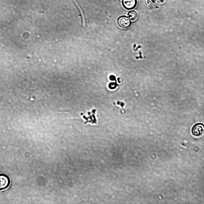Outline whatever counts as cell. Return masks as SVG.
I'll return each mask as SVG.
<instances>
[{
    "mask_svg": "<svg viewBox=\"0 0 204 204\" xmlns=\"http://www.w3.org/2000/svg\"><path fill=\"white\" fill-rule=\"evenodd\" d=\"M204 132V125L202 123H198L194 125L191 129V133L195 136H198Z\"/></svg>",
    "mask_w": 204,
    "mask_h": 204,
    "instance_id": "3957f363",
    "label": "cell"
},
{
    "mask_svg": "<svg viewBox=\"0 0 204 204\" xmlns=\"http://www.w3.org/2000/svg\"><path fill=\"white\" fill-rule=\"evenodd\" d=\"M122 4L123 7L126 10L134 9L137 4V0H122Z\"/></svg>",
    "mask_w": 204,
    "mask_h": 204,
    "instance_id": "277c9868",
    "label": "cell"
},
{
    "mask_svg": "<svg viewBox=\"0 0 204 204\" xmlns=\"http://www.w3.org/2000/svg\"><path fill=\"white\" fill-rule=\"evenodd\" d=\"M10 184L9 177L5 174L0 173V191L7 188Z\"/></svg>",
    "mask_w": 204,
    "mask_h": 204,
    "instance_id": "6da1fadb",
    "label": "cell"
},
{
    "mask_svg": "<svg viewBox=\"0 0 204 204\" xmlns=\"http://www.w3.org/2000/svg\"><path fill=\"white\" fill-rule=\"evenodd\" d=\"M117 23L120 27L126 29L130 26L131 22L128 17L125 16H121L118 19Z\"/></svg>",
    "mask_w": 204,
    "mask_h": 204,
    "instance_id": "7a4b0ae2",
    "label": "cell"
},
{
    "mask_svg": "<svg viewBox=\"0 0 204 204\" xmlns=\"http://www.w3.org/2000/svg\"><path fill=\"white\" fill-rule=\"evenodd\" d=\"M128 16L130 21L132 22L136 21L138 17V13L134 10L130 11L128 13Z\"/></svg>",
    "mask_w": 204,
    "mask_h": 204,
    "instance_id": "5b68a950",
    "label": "cell"
}]
</instances>
